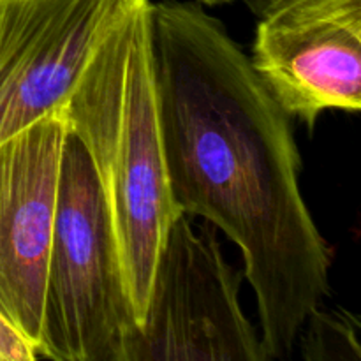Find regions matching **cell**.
I'll return each mask as SVG.
<instances>
[{
    "label": "cell",
    "mask_w": 361,
    "mask_h": 361,
    "mask_svg": "<svg viewBox=\"0 0 361 361\" xmlns=\"http://www.w3.org/2000/svg\"><path fill=\"white\" fill-rule=\"evenodd\" d=\"M152 41L173 200L242 250L261 341L286 361L330 295V252L298 185L291 116L200 4H154Z\"/></svg>",
    "instance_id": "cell-1"
},
{
    "label": "cell",
    "mask_w": 361,
    "mask_h": 361,
    "mask_svg": "<svg viewBox=\"0 0 361 361\" xmlns=\"http://www.w3.org/2000/svg\"><path fill=\"white\" fill-rule=\"evenodd\" d=\"M154 2L130 0L101 39L60 108L108 207L136 323L159 257L182 215L173 200L159 120Z\"/></svg>",
    "instance_id": "cell-2"
},
{
    "label": "cell",
    "mask_w": 361,
    "mask_h": 361,
    "mask_svg": "<svg viewBox=\"0 0 361 361\" xmlns=\"http://www.w3.org/2000/svg\"><path fill=\"white\" fill-rule=\"evenodd\" d=\"M133 321L108 207L83 147L67 133L37 353L48 361H111Z\"/></svg>",
    "instance_id": "cell-3"
},
{
    "label": "cell",
    "mask_w": 361,
    "mask_h": 361,
    "mask_svg": "<svg viewBox=\"0 0 361 361\" xmlns=\"http://www.w3.org/2000/svg\"><path fill=\"white\" fill-rule=\"evenodd\" d=\"M111 361H275L243 312L240 274L214 226L176 219L143 317L127 324Z\"/></svg>",
    "instance_id": "cell-4"
},
{
    "label": "cell",
    "mask_w": 361,
    "mask_h": 361,
    "mask_svg": "<svg viewBox=\"0 0 361 361\" xmlns=\"http://www.w3.org/2000/svg\"><path fill=\"white\" fill-rule=\"evenodd\" d=\"M250 66L288 116L361 108V0H288L259 18Z\"/></svg>",
    "instance_id": "cell-5"
},
{
    "label": "cell",
    "mask_w": 361,
    "mask_h": 361,
    "mask_svg": "<svg viewBox=\"0 0 361 361\" xmlns=\"http://www.w3.org/2000/svg\"><path fill=\"white\" fill-rule=\"evenodd\" d=\"M130 0H0V143L59 113Z\"/></svg>",
    "instance_id": "cell-6"
},
{
    "label": "cell",
    "mask_w": 361,
    "mask_h": 361,
    "mask_svg": "<svg viewBox=\"0 0 361 361\" xmlns=\"http://www.w3.org/2000/svg\"><path fill=\"white\" fill-rule=\"evenodd\" d=\"M66 137L59 111L0 143V310L35 349Z\"/></svg>",
    "instance_id": "cell-7"
},
{
    "label": "cell",
    "mask_w": 361,
    "mask_h": 361,
    "mask_svg": "<svg viewBox=\"0 0 361 361\" xmlns=\"http://www.w3.org/2000/svg\"><path fill=\"white\" fill-rule=\"evenodd\" d=\"M302 361H361L360 321L348 310L317 309L298 338Z\"/></svg>",
    "instance_id": "cell-8"
},
{
    "label": "cell",
    "mask_w": 361,
    "mask_h": 361,
    "mask_svg": "<svg viewBox=\"0 0 361 361\" xmlns=\"http://www.w3.org/2000/svg\"><path fill=\"white\" fill-rule=\"evenodd\" d=\"M0 361H41L30 338L0 310Z\"/></svg>",
    "instance_id": "cell-9"
},
{
    "label": "cell",
    "mask_w": 361,
    "mask_h": 361,
    "mask_svg": "<svg viewBox=\"0 0 361 361\" xmlns=\"http://www.w3.org/2000/svg\"><path fill=\"white\" fill-rule=\"evenodd\" d=\"M252 14H256L257 18H263L267 14H270L271 11H275L277 7H281L282 4H286L288 0H242Z\"/></svg>",
    "instance_id": "cell-10"
},
{
    "label": "cell",
    "mask_w": 361,
    "mask_h": 361,
    "mask_svg": "<svg viewBox=\"0 0 361 361\" xmlns=\"http://www.w3.org/2000/svg\"><path fill=\"white\" fill-rule=\"evenodd\" d=\"M200 2L207 4V6H219V4H228L231 0H200Z\"/></svg>",
    "instance_id": "cell-11"
}]
</instances>
